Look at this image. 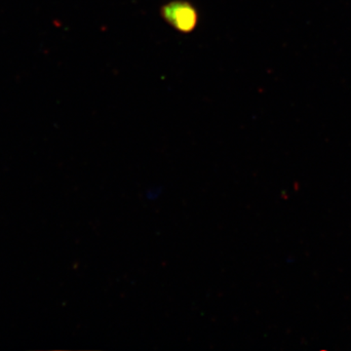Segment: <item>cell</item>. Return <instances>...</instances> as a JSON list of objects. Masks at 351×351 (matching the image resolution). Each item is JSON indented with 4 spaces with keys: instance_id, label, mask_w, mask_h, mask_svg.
<instances>
[{
    "instance_id": "1",
    "label": "cell",
    "mask_w": 351,
    "mask_h": 351,
    "mask_svg": "<svg viewBox=\"0 0 351 351\" xmlns=\"http://www.w3.org/2000/svg\"><path fill=\"white\" fill-rule=\"evenodd\" d=\"M161 16L171 27L182 34L195 31L198 23V12L191 2L174 0L161 7Z\"/></svg>"
}]
</instances>
